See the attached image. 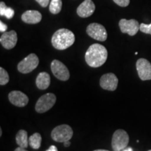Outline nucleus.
Returning a JSON list of instances; mask_svg holds the SVG:
<instances>
[{
    "label": "nucleus",
    "instance_id": "f257e3e1",
    "mask_svg": "<svg viewBox=\"0 0 151 151\" xmlns=\"http://www.w3.org/2000/svg\"><path fill=\"white\" fill-rule=\"evenodd\" d=\"M108 58L106 48L99 43H94L88 48L86 52L85 59L90 67L97 68L102 66Z\"/></svg>",
    "mask_w": 151,
    "mask_h": 151
},
{
    "label": "nucleus",
    "instance_id": "f03ea898",
    "mask_svg": "<svg viewBox=\"0 0 151 151\" xmlns=\"http://www.w3.org/2000/svg\"><path fill=\"white\" fill-rule=\"evenodd\" d=\"M75 41V36L72 32L69 29H58L53 34L51 42L52 46L58 50H65L72 46Z\"/></svg>",
    "mask_w": 151,
    "mask_h": 151
},
{
    "label": "nucleus",
    "instance_id": "7ed1b4c3",
    "mask_svg": "<svg viewBox=\"0 0 151 151\" xmlns=\"http://www.w3.org/2000/svg\"><path fill=\"white\" fill-rule=\"evenodd\" d=\"M73 130L68 124H61L57 126L52 130L51 137L55 141L64 143L65 141H70L73 136Z\"/></svg>",
    "mask_w": 151,
    "mask_h": 151
},
{
    "label": "nucleus",
    "instance_id": "20e7f679",
    "mask_svg": "<svg viewBox=\"0 0 151 151\" xmlns=\"http://www.w3.org/2000/svg\"><path fill=\"white\" fill-rule=\"evenodd\" d=\"M129 137L128 134L123 129H118L113 133L111 146L113 151H121L127 146Z\"/></svg>",
    "mask_w": 151,
    "mask_h": 151
},
{
    "label": "nucleus",
    "instance_id": "39448f33",
    "mask_svg": "<svg viewBox=\"0 0 151 151\" xmlns=\"http://www.w3.org/2000/svg\"><path fill=\"white\" fill-rule=\"evenodd\" d=\"M56 96L53 93L43 94L38 99L35 105V110L39 113H43L52 108L56 102Z\"/></svg>",
    "mask_w": 151,
    "mask_h": 151
},
{
    "label": "nucleus",
    "instance_id": "423d86ee",
    "mask_svg": "<svg viewBox=\"0 0 151 151\" xmlns=\"http://www.w3.org/2000/svg\"><path fill=\"white\" fill-rule=\"evenodd\" d=\"M39 60L37 55L31 53L19 62L18 65V70L24 74L29 73L35 70L39 65Z\"/></svg>",
    "mask_w": 151,
    "mask_h": 151
},
{
    "label": "nucleus",
    "instance_id": "0eeeda50",
    "mask_svg": "<svg viewBox=\"0 0 151 151\" xmlns=\"http://www.w3.org/2000/svg\"><path fill=\"white\" fill-rule=\"evenodd\" d=\"M87 34L92 39L100 41H105L107 39V32L102 24L94 22L87 27Z\"/></svg>",
    "mask_w": 151,
    "mask_h": 151
},
{
    "label": "nucleus",
    "instance_id": "6e6552de",
    "mask_svg": "<svg viewBox=\"0 0 151 151\" xmlns=\"http://www.w3.org/2000/svg\"><path fill=\"white\" fill-rule=\"evenodd\" d=\"M51 71L53 75L60 81H66L70 77L69 69L62 62L54 60L51 63Z\"/></svg>",
    "mask_w": 151,
    "mask_h": 151
},
{
    "label": "nucleus",
    "instance_id": "1a4fd4ad",
    "mask_svg": "<svg viewBox=\"0 0 151 151\" xmlns=\"http://www.w3.org/2000/svg\"><path fill=\"white\" fill-rule=\"evenodd\" d=\"M139 78L142 81L151 80V64L144 58H140L136 63Z\"/></svg>",
    "mask_w": 151,
    "mask_h": 151
},
{
    "label": "nucleus",
    "instance_id": "9d476101",
    "mask_svg": "<svg viewBox=\"0 0 151 151\" xmlns=\"http://www.w3.org/2000/svg\"><path fill=\"white\" fill-rule=\"evenodd\" d=\"M119 27L122 33L128 34L129 36H134L140 29V24L139 22L134 19L126 20L121 19L119 22Z\"/></svg>",
    "mask_w": 151,
    "mask_h": 151
},
{
    "label": "nucleus",
    "instance_id": "9b49d317",
    "mask_svg": "<svg viewBox=\"0 0 151 151\" xmlns=\"http://www.w3.org/2000/svg\"><path fill=\"white\" fill-rule=\"evenodd\" d=\"M100 86L104 90L114 91L117 89L118 84V79L114 73H108L104 74L99 81Z\"/></svg>",
    "mask_w": 151,
    "mask_h": 151
},
{
    "label": "nucleus",
    "instance_id": "f8f14e48",
    "mask_svg": "<svg viewBox=\"0 0 151 151\" xmlns=\"http://www.w3.org/2000/svg\"><path fill=\"white\" fill-rule=\"evenodd\" d=\"M17 41H18V36L17 33L14 30H11L10 32H4L0 38V42L2 46L6 49L14 48L16 46Z\"/></svg>",
    "mask_w": 151,
    "mask_h": 151
},
{
    "label": "nucleus",
    "instance_id": "ddd939ff",
    "mask_svg": "<svg viewBox=\"0 0 151 151\" xmlns=\"http://www.w3.org/2000/svg\"><path fill=\"white\" fill-rule=\"evenodd\" d=\"M10 102L18 107H24L29 102V98L25 94L18 90L11 91L9 94Z\"/></svg>",
    "mask_w": 151,
    "mask_h": 151
},
{
    "label": "nucleus",
    "instance_id": "4468645a",
    "mask_svg": "<svg viewBox=\"0 0 151 151\" xmlns=\"http://www.w3.org/2000/svg\"><path fill=\"white\" fill-rule=\"evenodd\" d=\"M95 5L92 0H85L77 8V14L81 18H88L93 14Z\"/></svg>",
    "mask_w": 151,
    "mask_h": 151
},
{
    "label": "nucleus",
    "instance_id": "2eb2a0df",
    "mask_svg": "<svg viewBox=\"0 0 151 151\" xmlns=\"http://www.w3.org/2000/svg\"><path fill=\"white\" fill-rule=\"evenodd\" d=\"M22 20L27 24H37L41 22L42 16L38 11L29 10L25 11L21 16Z\"/></svg>",
    "mask_w": 151,
    "mask_h": 151
},
{
    "label": "nucleus",
    "instance_id": "dca6fc26",
    "mask_svg": "<svg viewBox=\"0 0 151 151\" xmlns=\"http://www.w3.org/2000/svg\"><path fill=\"white\" fill-rule=\"evenodd\" d=\"M50 84V76L48 73L41 72L36 79V85L39 89L46 90Z\"/></svg>",
    "mask_w": 151,
    "mask_h": 151
},
{
    "label": "nucleus",
    "instance_id": "f3484780",
    "mask_svg": "<svg viewBox=\"0 0 151 151\" xmlns=\"http://www.w3.org/2000/svg\"><path fill=\"white\" fill-rule=\"evenodd\" d=\"M16 141L18 146L27 148L29 145V138H28L27 132L24 129L19 130L18 133L16 134Z\"/></svg>",
    "mask_w": 151,
    "mask_h": 151
},
{
    "label": "nucleus",
    "instance_id": "a211bd4d",
    "mask_svg": "<svg viewBox=\"0 0 151 151\" xmlns=\"http://www.w3.org/2000/svg\"><path fill=\"white\" fill-rule=\"evenodd\" d=\"M41 136L39 133H35L29 137V145L33 149H39L41 145Z\"/></svg>",
    "mask_w": 151,
    "mask_h": 151
},
{
    "label": "nucleus",
    "instance_id": "6ab92c4d",
    "mask_svg": "<svg viewBox=\"0 0 151 151\" xmlns=\"http://www.w3.org/2000/svg\"><path fill=\"white\" fill-rule=\"evenodd\" d=\"M62 7V0H51L49 5V10L52 14H58L61 11Z\"/></svg>",
    "mask_w": 151,
    "mask_h": 151
},
{
    "label": "nucleus",
    "instance_id": "aec40b11",
    "mask_svg": "<svg viewBox=\"0 0 151 151\" xmlns=\"http://www.w3.org/2000/svg\"><path fill=\"white\" fill-rule=\"evenodd\" d=\"M9 73L4 69L0 67V85L1 86H5L9 83Z\"/></svg>",
    "mask_w": 151,
    "mask_h": 151
},
{
    "label": "nucleus",
    "instance_id": "412c9836",
    "mask_svg": "<svg viewBox=\"0 0 151 151\" xmlns=\"http://www.w3.org/2000/svg\"><path fill=\"white\" fill-rule=\"evenodd\" d=\"M140 30L143 33L151 35V23L149 24L141 23L140 24Z\"/></svg>",
    "mask_w": 151,
    "mask_h": 151
},
{
    "label": "nucleus",
    "instance_id": "4be33fe9",
    "mask_svg": "<svg viewBox=\"0 0 151 151\" xmlns=\"http://www.w3.org/2000/svg\"><path fill=\"white\" fill-rule=\"evenodd\" d=\"M14 14H15V11L14 9L10 8V7H7L4 16H5L6 18L8 19H11L14 16Z\"/></svg>",
    "mask_w": 151,
    "mask_h": 151
},
{
    "label": "nucleus",
    "instance_id": "5701e85b",
    "mask_svg": "<svg viewBox=\"0 0 151 151\" xmlns=\"http://www.w3.org/2000/svg\"><path fill=\"white\" fill-rule=\"evenodd\" d=\"M116 4L121 7H126L129 4L130 0H113Z\"/></svg>",
    "mask_w": 151,
    "mask_h": 151
},
{
    "label": "nucleus",
    "instance_id": "b1692460",
    "mask_svg": "<svg viewBox=\"0 0 151 151\" xmlns=\"http://www.w3.org/2000/svg\"><path fill=\"white\" fill-rule=\"evenodd\" d=\"M7 6L6 4L4 1H1L0 2V16H3L4 15V13L6 10Z\"/></svg>",
    "mask_w": 151,
    "mask_h": 151
},
{
    "label": "nucleus",
    "instance_id": "393cba45",
    "mask_svg": "<svg viewBox=\"0 0 151 151\" xmlns=\"http://www.w3.org/2000/svg\"><path fill=\"white\" fill-rule=\"evenodd\" d=\"M42 7H46L48 5L50 0H36Z\"/></svg>",
    "mask_w": 151,
    "mask_h": 151
},
{
    "label": "nucleus",
    "instance_id": "a878e982",
    "mask_svg": "<svg viewBox=\"0 0 151 151\" xmlns=\"http://www.w3.org/2000/svg\"><path fill=\"white\" fill-rule=\"evenodd\" d=\"M7 27H7L6 24L2 22V21H0V31H1V32H5L6 31Z\"/></svg>",
    "mask_w": 151,
    "mask_h": 151
},
{
    "label": "nucleus",
    "instance_id": "bb28decb",
    "mask_svg": "<svg viewBox=\"0 0 151 151\" xmlns=\"http://www.w3.org/2000/svg\"><path fill=\"white\" fill-rule=\"evenodd\" d=\"M46 151H58L55 146H51Z\"/></svg>",
    "mask_w": 151,
    "mask_h": 151
},
{
    "label": "nucleus",
    "instance_id": "cd10ccee",
    "mask_svg": "<svg viewBox=\"0 0 151 151\" xmlns=\"http://www.w3.org/2000/svg\"><path fill=\"white\" fill-rule=\"evenodd\" d=\"M14 151H28V150H26L25 148H21V147L19 146L18 148H17L16 149V150H15Z\"/></svg>",
    "mask_w": 151,
    "mask_h": 151
},
{
    "label": "nucleus",
    "instance_id": "c85d7f7f",
    "mask_svg": "<svg viewBox=\"0 0 151 151\" xmlns=\"http://www.w3.org/2000/svg\"><path fill=\"white\" fill-rule=\"evenodd\" d=\"M71 145V142L69 141H65V142H64V146L65 147H69Z\"/></svg>",
    "mask_w": 151,
    "mask_h": 151
},
{
    "label": "nucleus",
    "instance_id": "c756f323",
    "mask_svg": "<svg viewBox=\"0 0 151 151\" xmlns=\"http://www.w3.org/2000/svg\"><path fill=\"white\" fill-rule=\"evenodd\" d=\"M123 151H133V149H132L131 147H129V148H124Z\"/></svg>",
    "mask_w": 151,
    "mask_h": 151
},
{
    "label": "nucleus",
    "instance_id": "7c9ffc66",
    "mask_svg": "<svg viewBox=\"0 0 151 151\" xmlns=\"http://www.w3.org/2000/svg\"><path fill=\"white\" fill-rule=\"evenodd\" d=\"M94 151H109V150H103V149H99V150H95Z\"/></svg>",
    "mask_w": 151,
    "mask_h": 151
},
{
    "label": "nucleus",
    "instance_id": "2f4dec72",
    "mask_svg": "<svg viewBox=\"0 0 151 151\" xmlns=\"http://www.w3.org/2000/svg\"><path fill=\"white\" fill-rule=\"evenodd\" d=\"M2 135V130H1V129H0V137Z\"/></svg>",
    "mask_w": 151,
    "mask_h": 151
},
{
    "label": "nucleus",
    "instance_id": "473e14b6",
    "mask_svg": "<svg viewBox=\"0 0 151 151\" xmlns=\"http://www.w3.org/2000/svg\"><path fill=\"white\" fill-rule=\"evenodd\" d=\"M148 151H151V150H148Z\"/></svg>",
    "mask_w": 151,
    "mask_h": 151
}]
</instances>
